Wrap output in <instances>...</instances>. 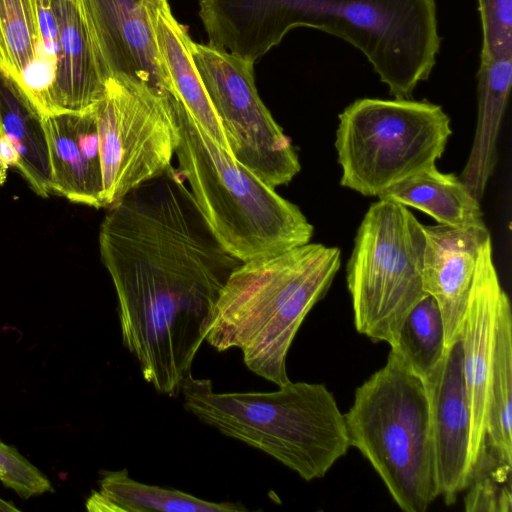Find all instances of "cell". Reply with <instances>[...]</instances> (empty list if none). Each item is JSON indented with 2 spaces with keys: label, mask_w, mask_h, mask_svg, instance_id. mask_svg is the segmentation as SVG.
Segmentation results:
<instances>
[{
  "label": "cell",
  "mask_w": 512,
  "mask_h": 512,
  "mask_svg": "<svg viewBox=\"0 0 512 512\" xmlns=\"http://www.w3.org/2000/svg\"><path fill=\"white\" fill-rule=\"evenodd\" d=\"M107 208L99 250L117 295L123 345L144 380L175 397L216 298L242 262L215 239L174 166Z\"/></svg>",
  "instance_id": "cell-1"
},
{
  "label": "cell",
  "mask_w": 512,
  "mask_h": 512,
  "mask_svg": "<svg viewBox=\"0 0 512 512\" xmlns=\"http://www.w3.org/2000/svg\"><path fill=\"white\" fill-rule=\"evenodd\" d=\"M340 265L339 248L310 242L240 263L211 309L205 341L219 352L240 349L254 374L277 386L288 383L292 342Z\"/></svg>",
  "instance_id": "cell-2"
},
{
  "label": "cell",
  "mask_w": 512,
  "mask_h": 512,
  "mask_svg": "<svg viewBox=\"0 0 512 512\" xmlns=\"http://www.w3.org/2000/svg\"><path fill=\"white\" fill-rule=\"evenodd\" d=\"M180 393L202 423L306 481L324 477L350 447L344 414L324 384L289 381L272 392L219 393L210 379L189 374Z\"/></svg>",
  "instance_id": "cell-3"
},
{
  "label": "cell",
  "mask_w": 512,
  "mask_h": 512,
  "mask_svg": "<svg viewBox=\"0 0 512 512\" xmlns=\"http://www.w3.org/2000/svg\"><path fill=\"white\" fill-rule=\"evenodd\" d=\"M178 170L219 244L240 262L310 242L313 226L288 201L219 146L173 97Z\"/></svg>",
  "instance_id": "cell-4"
},
{
  "label": "cell",
  "mask_w": 512,
  "mask_h": 512,
  "mask_svg": "<svg viewBox=\"0 0 512 512\" xmlns=\"http://www.w3.org/2000/svg\"><path fill=\"white\" fill-rule=\"evenodd\" d=\"M344 418L350 447L370 462L399 508L425 512L439 492L424 381L390 349Z\"/></svg>",
  "instance_id": "cell-5"
},
{
  "label": "cell",
  "mask_w": 512,
  "mask_h": 512,
  "mask_svg": "<svg viewBox=\"0 0 512 512\" xmlns=\"http://www.w3.org/2000/svg\"><path fill=\"white\" fill-rule=\"evenodd\" d=\"M452 134L440 105L412 99L361 98L339 114L335 147L340 184L363 196L435 165Z\"/></svg>",
  "instance_id": "cell-6"
},
{
  "label": "cell",
  "mask_w": 512,
  "mask_h": 512,
  "mask_svg": "<svg viewBox=\"0 0 512 512\" xmlns=\"http://www.w3.org/2000/svg\"><path fill=\"white\" fill-rule=\"evenodd\" d=\"M423 225L394 200L378 199L365 213L347 264L356 330L374 342H396L423 288Z\"/></svg>",
  "instance_id": "cell-7"
},
{
  "label": "cell",
  "mask_w": 512,
  "mask_h": 512,
  "mask_svg": "<svg viewBox=\"0 0 512 512\" xmlns=\"http://www.w3.org/2000/svg\"><path fill=\"white\" fill-rule=\"evenodd\" d=\"M94 109L107 208L172 166L179 129L173 96L132 78L108 79Z\"/></svg>",
  "instance_id": "cell-8"
},
{
  "label": "cell",
  "mask_w": 512,
  "mask_h": 512,
  "mask_svg": "<svg viewBox=\"0 0 512 512\" xmlns=\"http://www.w3.org/2000/svg\"><path fill=\"white\" fill-rule=\"evenodd\" d=\"M189 49L231 156L273 188L290 183L299 158L258 94L253 64L209 44L191 41Z\"/></svg>",
  "instance_id": "cell-9"
},
{
  "label": "cell",
  "mask_w": 512,
  "mask_h": 512,
  "mask_svg": "<svg viewBox=\"0 0 512 512\" xmlns=\"http://www.w3.org/2000/svg\"><path fill=\"white\" fill-rule=\"evenodd\" d=\"M147 0H79L103 80L132 78L172 95L146 9Z\"/></svg>",
  "instance_id": "cell-10"
},
{
  "label": "cell",
  "mask_w": 512,
  "mask_h": 512,
  "mask_svg": "<svg viewBox=\"0 0 512 512\" xmlns=\"http://www.w3.org/2000/svg\"><path fill=\"white\" fill-rule=\"evenodd\" d=\"M505 295L494 265L491 237H488L479 252L459 338L471 413L472 474L484 450L498 316Z\"/></svg>",
  "instance_id": "cell-11"
},
{
  "label": "cell",
  "mask_w": 512,
  "mask_h": 512,
  "mask_svg": "<svg viewBox=\"0 0 512 512\" xmlns=\"http://www.w3.org/2000/svg\"><path fill=\"white\" fill-rule=\"evenodd\" d=\"M430 414L439 496L447 505L467 489L471 478V413L462 368L460 340L444 355L424 380Z\"/></svg>",
  "instance_id": "cell-12"
},
{
  "label": "cell",
  "mask_w": 512,
  "mask_h": 512,
  "mask_svg": "<svg viewBox=\"0 0 512 512\" xmlns=\"http://www.w3.org/2000/svg\"><path fill=\"white\" fill-rule=\"evenodd\" d=\"M422 281L437 302L444 323L445 345L460 338L463 318L480 249L490 233L484 227L424 226Z\"/></svg>",
  "instance_id": "cell-13"
},
{
  "label": "cell",
  "mask_w": 512,
  "mask_h": 512,
  "mask_svg": "<svg viewBox=\"0 0 512 512\" xmlns=\"http://www.w3.org/2000/svg\"><path fill=\"white\" fill-rule=\"evenodd\" d=\"M95 107V106H94ZM43 116L52 193L103 208V182L95 109Z\"/></svg>",
  "instance_id": "cell-14"
},
{
  "label": "cell",
  "mask_w": 512,
  "mask_h": 512,
  "mask_svg": "<svg viewBox=\"0 0 512 512\" xmlns=\"http://www.w3.org/2000/svg\"><path fill=\"white\" fill-rule=\"evenodd\" d=\"M146 9L158 53L170 80L172 96L219 146L229 152L221 122L194 65L187 26L173 16L168 0H147Z\"/></svg>",
  "instance_id": "cell-15"
},
{
  "label": "cell",
  "mask_w": 512,
  "mask_h": 512,
  "mask_svg": "<svg viewBox=\"0 0 512 512\" xmlns=\"http://www.w3.org/2000/svg\"><path fill=\"white\" fill-rule=\"evenodd\" d=\"M59 26V58L53 81L55 115L84 112L104 96L101 77L78 7L54 0Z\"/></svg>",
  "instance_id": "cell-16"
},
{
  "label": "cell",
  "mask_w": 512,
  "mask_h": 512,
  "mask_svg": "<svg viewBox=\"0 0 512 512\" xmlns=\"http://www.w3.org/2000/svg\"><path fill=\"white\" fill-rule=\"evenodd\" d=\"M512 84V56L480 60L478 115L469 158L460 175L481 200L497 162V140Z\"/></svg>",
  "instance_id": "cell-17"
},
{
  "label": "cell",
  "mask_w": 512,
  "mask_h": 512,
  "mask_svg": "<svg viewBox=\"0 0 512 512\" xmlns=\"http://www.w3.org/2000/svg\"><path fill=\"white\" fill-rule=\"evenodd\" d=\"M0 135L13 145L17 167L40 197L52 193L51 166L42 115L20 86L0 69Z\"/></svg>",
  "instance_id": "cell-18"
},
{
  "label": "cell",
  "mask_w": 512,
  "mask_h": 512,
  "mask_svg": "<svg viewBox=\"0 0 512 512\" xmlns=\"http://www.w3.org/2000/svg\"><path fill=\"white\" fill-rule=\"evenodd\" d=\"M378 199L394 200L416 208L439 224L452 227H484L480 201L454 174L431 166L389 186Z\"/></svg>",
  "instance_id": "cell-19"
},
{
  "label": "cell",
  "mask_w": 512,
  "mask_h": 512,
  "mask_svg": "<svg viewBox=\"0 0 512 512\" xmlns=\"http://www.w3.org/2000/svg\"><path fill=\"white\" fill-rule=\"evenodd\" d=\"M86 508L96 512H243L241 503L211 502L189 493L144 484L127 469L103 471L99 489L91 493Z\"/></svg>",
  "instance_id": "cell-20"
},
{
  "label": "cell",
  "mask_w": 512,
  "mask_h": 512,
  "mask_svg": "<svg viewBox=\"0 0 512 512\" xmlns=\"http://www.w3.org/2000/svg\"><path fill=\"white\" fill-rule=\"evenodd\" d=\"M511 404L512 313L506 294L498 316L484 448L494 458L509 465L512 464Z\"/></svg>",
  "instance_id": "cell-21"
},
{
  "label": "cell",
  "mask_w": 512,
  "mask_h": 512,
  "mask_svg": "<svg viewBox=\"0 0 512 512\" xmlns=\"http://www.w3.org/2000/svg\"><path fill=\"white\" fill-rule=\"evenodd\" d=\"M423 381L441 361L446 345L443 318L436 300L425 295L408 313L390 346Z\"/></svg>",
  "instance_id": "cell-22"
},
{
  "label": "cell",
  "mask_w": 512,
  "mask_h": 512,
  "mask_svg": "<svg viewBox=\"0 0 512 512\" xmlns=\"http://www.w3.org/2000/svg\"><path fill=\"white\" fill-rule=\"evenodd\" d=\"M38 48L33 0H0V69L18 84Z\"/></svg>",
  "instance_id": "cell-23"
},
{
  "label": "cell",
  "mask_w": 512,
  "mask_h": 512,
  "mask_svg": "<svg viewBox=\"0 0 512 512\" xmlns=\"http://www.w3.org/2000/svg\"><path fill=\"white\" fill-rule=\"evenodd\" d=\"M511 465L500 462L486 449L478 458L466 498V511H511V492L503 486L509 480Z\"/></svg>",
  "instance_id": "cell-24"
},
{
  "label": "cell",
  "mask_w": 512,
  "mask_h": 512,
  "mask_svg": "<svg viewBox=\"0 0 512 512\" xmlns=\"http://www.w3.org/2000/svg\"><path fill=\"white\" fill-rule=\"evenodd\" d=\"M481 60L512 56V0H478Z\"/></svg>",
  "instance_id": "cell-25"
},
{
  "label": "cell",
  "mask_w": 512,
  "mask_h": 512,
  "mask_svg": "<svg viewBox=\"0 0 512 512\" xmlns=\"http://www.w3.org/2000/svg\"><path fill=\"white\" fill-rule=\"evenodd\" d=\"M0 481L24 499L53 490L48 478L37 467L1 440Z\"/></svg>",
  "instance_id": "cell-26"
},
{
  "label": "cell",
  "mask_w": 512,
  "mask_h": 512,
  "mask_svg": "<svg viewBox=\"0 0 512 512\" xmlns=\"http://www.w3.org/2000/svg\"><path fill=\"white\" fill-rule=\"evenodd\" d=\"M0 157L9 167L17 168L19 165V158L13 145L3 135H0Z\"/></svg>",
  "instance_id": "cell-27"
},
{
  "label": "cell",
  "mask_w": 512,
  "mask_h": 512,
  "mask_svg": "<svg viewBox=\"0 0 512 512\" xmlns=\"http://www.w3.org/2000/svg\"><path fill=\"white\" fill-rule=\"evenodd\" d=\"M2 511H18V508L15 507L11 502H7L6 500L0 498V512Z\"/></svg>",
  "instance_id": "cell-28"
},
{
  "label": "cell",
  "mask_w": 512,
  "mask_h": 512,
  "mask_svg": "<svg viewBox=\"0 0 512 512\" xmlns=\"http://www.w3.org/2000/svg\"><path fill=\"white\" fill-rule=\"evenodd\" d=\"M8 165L5 163V161L0 157V185H2L6 180V171L8 169Z\"/></svg>",
  "instance_id": "cell-29"
},
{
  "label": "cell",
  "mask_w": 512,
  "mask_h": 512,
  "mask_svg": "<svg viewBox=\"0 0 512 512\" xmlns=\"http://www.w3.org/2000/svg\"><path fill=\"white\" fill-rule=\"evenodd\" d=\"M70 1H72L79 9V3H78L79 0H70Z\"/></svg>",
  "instance_id": "cell-30"
}]
</instances>
